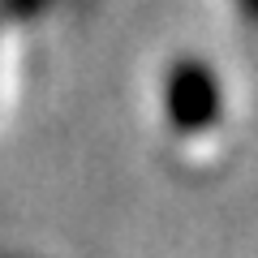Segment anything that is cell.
<instances>
[{"label": "cell", "instance_id": "6da1fadb", "mask_svg": "<svg viewBox=\"0 0 258 258\" xmlns=\"http://www.w3.org/2000/svg\"><path fill=\"white\" fill-rule=\"evenodd\" d=\"M220 112V86H215L211 69L198 60H181L168 74V116L181 134H198L207 129Z\"/></svg>", "mask_w": 258, "mask_h": 258}]
</instances>
